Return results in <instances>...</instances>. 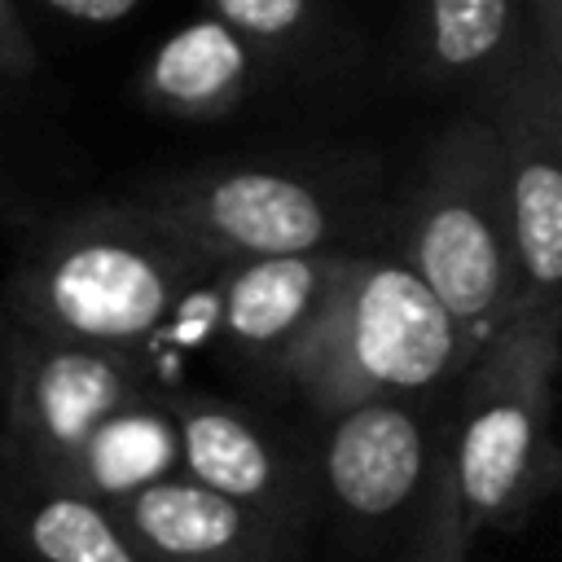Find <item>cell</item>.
<instances>
[{"label":"cell","instance_id":"obj_5","mask_svg":"<svg viewBox=\"0 0 562 562\" xmlns=\"http://www.w3.org/2000/svg\"><path fill=\"white\" fill-rule=\"evenodd\" d=\"M123 206L211 268L263 255L342 250V224L356 215L338 180L290 162H211L176 171L140 184Z\"/></svg>","mask_w":562,"mask_h":562},{"label":"cell","instance_id":"obj_19","mask_svg":"<svg viewBox=\"0 0 562 562\" xmlns=\"http://www.w3.org/2000/svg\"><path fill=\"white\" fill-rule=\"evenodd\" d=\"M53 13L70 18V22H83V26H114L123 22L140 0H44Z\"/></svg>","mask_w":562,"mask_h":562},{"label":"cell","instance_id":"obj_15","mask_svg":"<svg viewBox=\"0 0 562 562\" xmlns=\"http://www.w3.org/2000/svg\"><path fill=\"white\" fill-rule=\"evenodd\" d=\"M18 536L35 562H140L114 509L70 487L40 483V496L18 518Z\"/></svg>","mask_w":562,"mask_h":562},{"label":"cell","instance_id":"obj_10","mask_svg":"<svg viewBox=\"0 0 562 562\" xmlns=\"http://www.w3.org/2000/svg\"><path fill=\"white\" fill-rule=\"evenodd\" d=\"M176 435H180V474L233 496L285 527H299L312 509V492L303 483L299 461L237 404L215 395H180L171 400Z\"/></svg>","mask_w":562,"mask_h":562},{"label":"cell","instance_id":"obj_18","mask_svg":"<svg viewBox=\"0 0 562 562\" xmlns=\"http://www.w3.org/2000/svg\"><path fill=\"white\" fill-rule=\"evenodd\" d=\"M527 26H531V48L544 61L562 66V0H527Z\"/></svg>","mask_w":562,"mask_h":562},{"label":"cell","instance_id":"obj_11","mask_svg":"<svg viewBox=\"0 0 562 562\" xmlns=\"http://www.w3.org/2000/svg\"><path fill=\"white\" fill-rule=\"evenodd\" d=\"M347 250H303V255H263L215 268V334L241 360L281 369L294 342L316 321L334 272Z\"/></svg>","mask_w":562,"mask_h":562},{"label":"cell","instance_id":"obj_7","mask_svg":"<svg viewBox=\"0 0 562 562\" xmlns=\"http://www.w3.org/2000/svg\"><path fill=\"white\" fill-rule=\"evenodd\" d=\"M140 395H149L140 360L18 325L4 369V448L35 483H57L79 443Z\"/></svg>","mask_w":562,"mask_h":562},{"label":"cell","instance_id":"obj_2","mask_svg":"<svg viewBox=\"0 0 562 562\" xmlns=\"http://www.w3.org/2000/svg\"><path fill=\"white\" fill-rule=\"evenodd\" d=\"M206 277H215L211 263L114 202L31 241L13 268L9 307L22 329L140 360V347Z\"/></svg>","mask_w":562,"mask_h":562},{"label":"cell","instance_id":"obj_9","mask_svg":"<svg viewBox=\"0 0 562 562\" xmlns=\"http://www.w3.org/2000/svg\"><path fill=\"white\" fill-rule=\"evenodd\" d=\"M140 562H290L294 527L171 474L110 505Z\"/></svg>","mask_w":562,"mask_h":562},{"label":"cell","instance_id":"obj_8","mask_svg":"<svg viewBox=\"0 0 562 562\" xmlns=\"http://www.w3.org/2000/svg\"><path fill=\"white\" fill-rule=\"evenodd\" d=\"M321 479L329 501L356 522L400 518L430 483L435 435L408 400H373L325 417Z\"/></svg>","mask_w":562,"mask_h":562},{"label":"cell","instance_id":"obj_16","mask_svg":"<svg viewBox=\"0 0 562 562\" xmlns=\"http://www.w3.org/2000/svg\"><path fill=\"white\" fill-rule=\"evenodd\" d=\"M202 4H206V18L224 22L259 53L294 44L316 13V0H202Z\"/></svg>","mask_w":562,"mask_h":562},{"label":"cell","instance_id":"obj_1","mask_svg":"<svg viewBox=\"0 0 562 562\" xmlns=\"http://www.w3.org/2000/svg\"><path fill=\"white\" fill-rule=\"evenodd\" d=\"M558 360L562 307H522L474 351L452 430L435 443L413 562H465L487 527L522 518L553 487Z\"/></svg>","mask_w":562,"mask_h":562},{"label":"cell","instance_id":"obj_6","mask_svg":"<svg viewBox=\"0 0 562 562\" xmlns=\"http://www.w3.org/2000/svg\"><path fill=\"white\" fill-rule=\"evenodd\" d=\"M483 114L501 154V184L522 281V307H562V66L527 48L487 92Z\"/></svg>","mask_w":562,"mask_h":562},{"label":"cell","instance_id":"obj_4","mask_svg":"<svg viewBox=\"0 0 562 562\" xmlns=\"http://www.w3.org/2000/svg\"><path fill=\"white\" fill-rule=\"evenodd\" d=\"M395 255L439 299L474 351L518 312L522 281L514 263L501 154L483 114L452 119L426 149Z\"/></svg>","mask_w":562,"mask_h":562},{"label":"cell","instance_id":"obj_13","mask_svg":"<svg viewBox=\"0 0 562 562\" xmlns=\"http://www.w3.org/2000/svg\"><path fill=\"white\" fill-rule=\"evenodd\" d=\"M180 474V435L171 404L140 395L123 408H114L70 457L57 483L79 496H92L101 505H119L162 479Z\"/></svg>","mask_w":562,"mask_h":562},{"label":"cell","instance_id":"obj_3","mask_svg":"<svg viewBox=\"0 0 562 562\" xmlns=\"http://www.w3.org/2000/svg\"><path fill=\"white\" fill-rule=\"evenodd\" d=\"M470 360L474 347L400 255L347 250L316 321L277 373L321 417H334L373 400L413 404L461 378Z\"/></svg>","mask_w":562,"mask_h":562},{"label":"cell","instance_id":"obj_17","mask_svg":"<svg viewBox=\"0 0 562 562\" xmlns=\"http://www.w3.org/2000/svg\"><path fill=\"white\" fill-rule=\"evenodd\" d=\"M35 66V44L18 18L13 0H0V75H26Z\"/></svg>","mask_w":562,"mask_h":562},{"label":"cell","instance_id":"obj_14","mask_svg":"<svg viewBox=\"0 0 562 562\" xmlns=\"http://www.w3.org/2000/svg\"><path fill=\"white\" fill-rule=\"evenodd\" d=\"M522 13L527 0H422V75L439 88L492 92L531 48Z\"/></svg>","mask_w":562,"mask_h":562},{"label":"cell","instance_id":"obj_12","mask_svg":"<svg viewBox=\"0 0 562 562\" xmlns=\"http://www.w3.org/2000/svg\"><path fill=\"white\" fill-rule=\"evenodd\" d=\"M259 79V48L215 18L171 31L136 75V97L167 119H224Z\"/></svg>","mask_w":562,"mask_h":562}]
</instances>
